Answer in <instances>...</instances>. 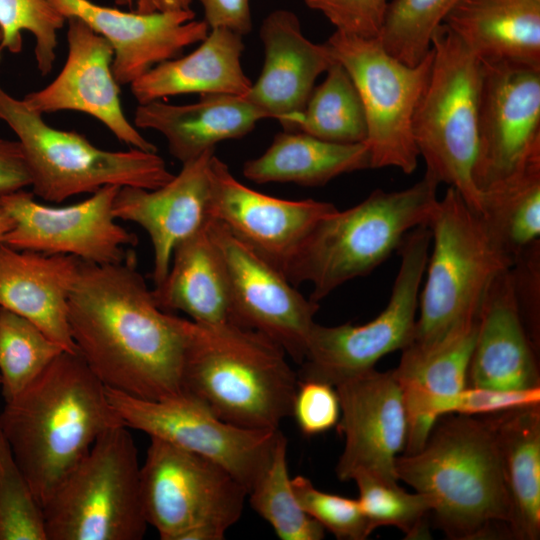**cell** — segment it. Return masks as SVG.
<instances>
[{"label":"cell","mask_w":540,"mask_h":540,"mask_svg":"<svg viewBox=\"0 0 540 540\" xmlns=\"http://www.w3.org/2000/svg\"><path fill=\"white\" fill-rule=\"evenodd\" d=\"M439 183L426 174L399 191L375 189L357 205L322 218L282 272L294 285L310 283L319 303L344 283L369 274L398 250L414 228L428 225Z\"/></svg>","instance_id":"cell-5"},{"label":"cell","mask_w":540,"mask_h":540,"mask_svg":"<svg viewBox=\"0 0 540 540\" xmlns=\"http://www.w3.org/2000/svg\"><path fill=\"white\" fill-rule=\"evenodd\" d=\"M326 43L360 95L371 168L394 167L405 174L413 173L419 154L412 122L430 76L432 48L421 62L409 66L390 55L379 37L335 30Z\"/></svg>","instance_id":"cell-12"},{"label":"cell","mask_w":540,"mask_h":540,"mask_svg":"<svg viewBox=\"0 0 540 540\" xmlns=\"http://www.w3.org/2000/svg\"><path fill=\"white\" fill-rule=\"evenodd\" d=\"M284 349L234 323L191 320L183 392L232 425L277 430L291 416L298 387Z\"/></svg>","instance_id":"cell-4"},{"label":"cell","mask_w":540,"mask_h":540,"mask_svg":"<svg viewBox=\"0 0 540 540\" xmlns=\"http://www.w3.org/2000/svg\"><path fill=\"white\" fill-rule=\"evenodd\" d=\"M106 393L125 426L214 461L247 492L268 463L280 432L227 423L185 392L159 400L139 399L109 388Z\"/></svg>","instance_id":"cell-14"},{"label":"cell","mask_w":540,"mask_h":540,"mask_svg":"<svg viewBox=\"0 0 540 540\" xmlns=\"http://www.w3.org/2000/svg\"><path fill=\"white\" fill-rule=\"evenodd\" d=\"M0 120L13 130L22 146L32 193L45 201L61 203L106 186L156 189L174 176L157 152L104 150L83 134L51 127L42 114L1 85Z\"/></svg>","instance_id":"cell-8"},{"label":"cell","mask_w":540,"mask_h":540,"mask_svg":"<svg viewBox=\"0 0 540 540\" xmlns=\"http://www.w3.org/2000/svg\"><path fill=\"white\" fill-rule=\"evenodd\" d=\"M479 315L461 322L428 346L408 345L394 374L405 406L430 397L448 396L467 387Z\"/></svg>","instance_id":"cell-31"},{"label":"cell","mask_w":540,"mask_h":540,"mask_svg":"<svg viewBox=\"0 0 540 540\" xmlns=\"http://www.w3.org/2000/svg\"><path fill=\"white\" fill-rule=\"evenodd\" d=\"M209 229L226 270L231 323L267 336L301 364L319 304L223 224L211 219Z\"/></svg>","instance_id":"cell-16"},{"label":"cell","mask_w":540,"mask_h":540,"mask_svg":"<svg viewBox=\"0 0 540 540\" xmlns=\"http://www.w3.org/2000/svg\"><path fill=\"white\" fill-rule=\"evenodd\" d=\"M68 321L77 352L106 388L144 400L183 392L191 320L157 305L132 249L118 263L81 261Z\"/></svg>","instance_id":"cell-1"},{"label":"cell","mask_w":540,"mask_h":540,"mask_svg":"<svg viewBox=\"0 0 540 540\" xmlns=\"http://www.w3.org/2000/svg\"><path fill=\"white\" fill-rule=\"evenodd\" d=\"M152 292L164 311H181L199 324L231 323L226 270L209 223L175 247L165 279Z\"/></svg>","instance_id":"cell-28"},{"label":"cell","mask_w":540,"mask_h":540,"mask_svg":"<svg viewBox=\"0 0 540 540\" xmlns=\"http://www.w3.org/2000/svg\"><path fill=\"white\" fill-rule=\"evenodd\" d=\"M479 214L513 260L540 241V164L482 192Z\"/></svg>","instance_id":"cell-33"},{"label":"cell","mask_w":540,"mask_h":540,"mask_svg":"<svg viewBox=\"0 0 540 540\" xmlns=\"http://www.w3.org/2000/svg\"><path fill=\"white\" fill-rule=\"evenodd\" d=\"M476 126L480 194L540 164V68L481 61Z\"/></svg>","instance_id":"cell-13"},{"label":"cell","mask_w":540,"mask_h":540,"mask_svg":"<svg viewBox=\"0 0 540 540\" xmlns=\"http://www.w3.org/2000/svg\"><path fill=\"white\" fill-rule=\"evenodd\" d=\"M66 18L75 17L103 36L114 56L112 69L120 86L130 85L156 65L176 58L210 32L190 9L126 12L91 0H50Z\"/></svg>","instance_id":"cell-20"},{"label":"cell","mask_w":540,"mask_h":540,"mask_svg":"<svg viewBox=\"0 0 540 540\" xmlns=\"http://www.w3.org/2000/svg\"><path fill=\"white\" fill-rule=\"evenodd\" d=\"M335 205L311 198L286 200L238 181L215 154L211 159V219L283 270L311 229Z\"/></svg>","instance_id":"cell-19"},{"label":"cell","mask_w":540,"mask_h":540,"mask_svg":"<svg viewBox=\"0 0 540 540\" xmlns=\"http://www.w3.org/2000/svg\"><path fill=\"white\" fill-rule=\"evenodd\" d=\"M459 0H392L379 39L399 61L415 66L431 49L434 30Z\"/></svg>","instance_id":"cell-36"},{"label":"cell","mask_w":540,"mask_h":540,"mask_svg":"<svg viewBox=\"0 0 540 540\" xmlns=\"http://www.w3.org/2000/svg\"><path fill=\"white\" fill-rule=\"evenodd\" d=\"M28 163L18 140L0 139V196L31 186Z\"/></svg>","instance_id":"cell-45"},{"label":"cell","mask_w":540,"mask_h":540,"mask_svg":"<svg viewBox=\"0 0 540 540\" xmlns=\"http://www.w3.org/2000/svg\"><path fill=\"white\" fill-rule=\"evenodd\" d=\"M443 24L480 61L540 68V0H459Z\"/></svg>","instance_id":"cell-27"},{"label":"cell","mask_w":540,"mask_h":540,"mask_svg":"<svg viewBox=\"0 0 540 540\" xmlns=\"http://www.w3.org/2000/svg\"><path fill=\"white\" fill-rule=\"evenodd\" d=\"M13 225L11 217L0 208V242H3L5 235L12 229Z\"/></svg>","instance_id":"cell-46"},{"label":"cell","mask_w":540,"mask_h":540,"mask_svg":"<svg viewBox=\"0 0 540 540\" xmlns=\"http://www.w3.org/2000/svg\"><path fill=\"white\" fill-rule=\"evenodd\" d=\"M1 40H2V32H1V29H0V43H1Z\"/></svg>","instance_id":"cell-48"},{"label":"cell","mask_w":540,"mask_h":540,"mask_svg":"<svg viewBox=\"0 0 540 540\" xmlns=\"http://www.w3.org/2000/svg\"><path fill=\"white\" fill-rule=\"evenodd\" d=\"M510 270L496 278L481 305L467 375L471 387L500 391L540 387L535 345L519 312Z\"/></svg>","instance_id":"cell-23"},{"label":"cell","mask_w":540,"mask_h":540,"mask_svg":"<svg viewBox=\"0 0 540 540\" xmlns=\"http://www.w3.org/2000/svg\"><path fill=\"white\" fill-rule=\"evenodd\" d=\"M395 471L429 499L450 538L481 539L496 524L509 525L510 499L490 420L443 419L420 450L396 458Z\"/></svg>","instance_id":"cell-3"},{"label":"cell","mask_w":540,"mask_h":540,"mask_svg":"<svg viewBox=\"0 0 540 540\" xmlns=\"http://www.w3.org/2000/svg\"><path fill=\"white\" fill-rule=\"evenodd\" d=\"M259 36L264 64L244 97L283 127L304 109L317 78L336 60L327 43H314L303 34L299 18L290 10L269 13Z\"/></svg>","instance_id":"cell-22"},{"label":"cell","mask_w":540,"mask_h":540,"mask_svg":"<svg viewBox=\"0 0 540 540\" xmlns=\"http://www.w3.org/2000/svg\"><path fill=\"white\" fill-rule=\"evenodd\" d=\"M81 260L17 250L0 242V307L34 323L64 351L77 352L68 302Z\"/></svg>","instance_id":"cell-24"},{"label":"cell","mask_w":540,"mask_h":540,"mask_svg":"<svg viewBox=\"0 0 540 540\" xmlns=\"http://www.w3.org/2000/svg\"><path fill=\"white\" fill-rule=\"evenodd\" d=\"M0 384H1V379H0Z\"/></svg>","instance_id":"cell-49"},{"label":"cell","mask_w":540,"mask_h":540,"mask_svg":"<svg viewBox=\"0 0 540 540\" xmlns=\"http://www.w3.org/2000/svg\"><path fill=\"white\" fill-rule=\"evenodd\" d=\"M140 494L161 540L224 539L248 496L224 467L155 437L140 467Z\"/></svg>","instance_id":"cell-10"},{"label":"cell","mask_w":540,"mask_h":540,"mask_svg":"<svg viewBox=\"0 0 540 540\" xmlns=\"http://www.w3.org/2000/svg\"><path fill=\"white\" fill-rule=\"evenodd\" d=\"M66 21L67 57L61 71L43 89L26 94L24 104L42 115L65 110L85 113L130 148L157 152L123 112L109 42L78 18Z\"/></svg>","instance_id":"cell-18"},{"label":"cell","mask_w":540,"mask_h":540,"mask_svg":"<svg viewBox=\"0 0 540 540\" xmlns=\"http://www.w3.org/2000/svg\"><path fill=\"white\" fill-rule=\"evenodd\" d=\"M66 18L50 0H0V59L3 50L18 54L23 48V31L34 38V56L42 76L48 75L56 60L57 32Z\"/></svg>","instance_id":"cell-38"},{"label":"cell","mask_w":540,"mask_h":540,"mask_svg":"<svg viewBox=\"0 0 540 540\" xmlns=\"http://www.w3.org/2000/svg\"><path fill=\"white\" fill-rule=\"evenodd\" d=\"M210 29L225 28L242 36L252 29L250 0H198Z\"/></svg>","instance_id":"cell-44"},{"label":"cell","mask_w":540,"mask_h":540,"mask_svg":"<svg viewBox=\"0 0 540 540\" xmlns=\"http://www.w3.org/2000/svg\"><path fill=\"white\" fill-rule=\"evenodd\" d=\"M215 149L182 164L161 187H120L113 212L117 220L139 225L153 248L154 287L165 279L175 247L211 220V159Z\"/></svg>","instance_id":"cell-21"},{"label":"cell","mask_w":540,"mask_h":540,"mask_svg":"<svg viewBox=\"0 0 540 540\" xmlns=\"http://www.w3.org/2000/svg\"><path fill=\"white\" fill-rule=\"evenodd\" d=\"M323 14L338 31L360 37H378L388 0H304Z\"/></svg>","instance_id":"cell-42"},{"label":"cell","mask_w":540,"mask_h":540,"mask_svg":"<svg viewBox=\"0 0 540 540\" xmlns=\"http://www.w3.org/2000/svg\"><path fill=\"white\" fill-rule=\"evenodd\" d=\"M291 485L303 510L336 538L363 540L371 534L357 499L321 491L302 475L292 478Z\"/></svg>","instance_id":"cell-40"},{"label":"cell","mask_w":540,"mask_h":540,"mask_svg":"<svg viewBox=\"0 0 540 540\" xmlns=\"http://www.w3.org/2000/svg\"><path fill=\"white\" fill-rule=\"evenodd\" d=\"M242 35L210 29L199 46L183 57L164 61L130 84L139 104L182 94L245 96L251 85L241 64Z\"/></svg>","instance_id":"cell-26"},{"label":"cell","mask_w":540,"mask_h":540,"mask_svg":"<svg viewBox=\"0 0 540 540\" xmlns=\"http://www.w3.org/2000/svg\"><path fill=\"white\" fill-rule=\"evenodd\" d=\"M430 244L427 225L414 228L404 237L397 250L401 260L389 301L377 317L363 325H313L297 372L300 381L335 387L375 369L383 356L412 342Z\"/></svg>","instance_id":"cell-11"},{"label":"cell","mask_w":540,"mask_h":540,"mask_svg":"<svg viewBox=\"0 0 540 540\" xmlns=\"http://www.w3.org/2000/svg\"><path fill=\"white\" fill-rule=\"evenodd\" d=\"M340 402L339 432L344 449L335 472L349 481L366 472L397 482L395 460L405 448L407 417L402 387L394 371L366 373L335 386Z\"/></svg>","instance_id":"cell-17"},{"label":"cell","mask_w":540,"mask_h":540,"mask_svg":"<svg viewBox=\"0 0 540 540\" xmlns=\"http://www.w3.org/2000/svg\"><path fill=\"white\" fill-rule=\"evenodd\" d=\"M430 76L417 104L412 132L426 174L456 189L467 204L481 209L472 180L481 61L445 24L431 37Z\"/></svg>","instance_id":"cell-9"},{"label":"cell","mask_w":540,"mask_h":540,"mask_svg":"<svg viewBox=\"0 0 540 540\" xmlns=\"http://www.w3.org/2000/svg\"><path fill=\"white\" fill-rule=\"evenodd\" d=\"M140 467L130 428L106 430L42 506L46 540L142 539Z\"/></svg>","instance_id":"cell-7"},{"label":"cell","mask_w":540,"mask_h":540,"mask_svg":"<svg viewBox=\"0 0 540 540\" xmlns=\"http://www.w3.org/2000/svg\"><path fill=\"white\" fill-rule=\"evenodd\" d=\"M491 418L511 517L509 530L520 540L540 536V408H515Z\"/></svg>","instance_id":"cell-29"},{"label":"cell","mask_w":540,"mask_h":540,"mask_svg":"<svg viewBox=\"0 0 540 540\" xmlns=\"http://www.w3.org/2000/svg\"><path fill=\"white\" fill-rule=\"evenodd\" d=\"M325 74L324 80L313 88L304 109L287 120L284 130L335 143H364L366 117L352 78L337 61Z\"/></svg>","instance_id":"cell-32"},{"label":"cell","mask_w":540,"mask_h":540,"mask_svg":"<svg viewBox=\"0 0 540 540\" xmlns=\"http://www.w3.org/2000/svg\"><path fill=\"white\" fill-rule=\"evenodd\" d=\"M301 432L308 436L333 428L340 418V402L334 386L319 381H300L292 414Z\"/></svg>","instance_id":"cell-41"},{"label":"cell","mask_w":540,"mask_h":540,"mask_svg":"<svg viewBox=\"0 0 540 540\" xmlns=\"http://www.w3.org/2000/svg\"><path fill=\"white\" fill-rule=\"evenodd\" d=\"M0 540H46L42 508L1 430Z\"/></svg>","instance_id":"cell-39"},{"label":"cell","mask_w":540,"mask_h":540,"mask_svg":"<svg viewBox=\"0 0 540 540\" xmlns=\"http://www.w3.org/2000/svg\"><path fill=\"white\" fill-rule=\"evenodd\" d=\"M62 352L34 323L0 307V388L4 402L22 393Z\"/></svg>","instance_id":"cell-35"},{"label":"cell","mask_w":540,"mask_h":540,"mask_svg":"<svg viewBox=\"0 0 540 540\" xmlns=\"http://www.w3.org/2000/svg\"><path fill=\"white\" fill-rule=\"evenodd\" d=\"M371 168L365 143H335L300 131L277 133L260 156L244 163L245 178L258 183L321 186L332 179Z\"/></svg>","instance_id":"cell-30"},{"label":"cell","mask_w":540,"mask_h":540,"mask_svg":"<svg viewBox=\"0 0 540 540\" xmlns=\"http://www.w3.org/2000/svg\"><path fill=\"white\" fill-rule=\"evenodd\" d=\"M4 403L0 430L41 508L95 441L123 424L78 352H62Z\"/></svg>","instance_id":"cell-2"},{"label":"cell","mask_w":540,"mask_h":540,"mask_svg":"<svg viewBox=\"0 0 540 540\" xmlns=\"http://www.w3.org/2000/svg\"><path fill=\"white\" fill-rule=\"evenodd\" d=\"M358 487V503L372 533L381 526L401 530L407 539L428 536L426 516L432 511L429 499L419 493H409L397 482L361 472L353 479Z\"/></svg>","instance_id":"cell-37"},{"label":"cell","mask_w":540,"mask_h":540,"mask_svg":"<svg viewBox=\"0 0 540 540\" xmlns=\"http://www.w3.org/2000/svg\"><path fill=\"white\" fill-rule=\"evenodd\" d=\"M251 507L282 540H321L324 528L300 506L289 477L287 439L280 431L262 472L248 491Z\"/></svg>","instance_id":"cell-34"},{"label":"cell","mask_w":540,"mask_h":540,"mask_svg":"<svg viewBox=\"0 0 540 540\" xmlns=\"http://www.w3.org/2000/svg\"><path fill=\"white\" fill-rule=\"evenodd\" d=\"M265 118L267 114L244 96L209 94L185 105L163 100L138 104L134 126L160 133L170 154L183 164L222 141L247 135Z\"/></svg>","instance_id":"cell-25"},{"label":"cell","mask_w":540,"mask_h":540,"mask_svg":"<svg viewBox=\"0 0 540 540\" xmlns=\"http://www.w3.org/2000/svg\"><path fill=\"white\" fill-rule=\"evenodd\" d=\"M428 227L432 250L409 344L422 347L478 316L493 282L514 263L482 216L453 187L438 199Z\"/></svg>","instance_id":"cell-6"},{"label":"cell","mask_w":540,"mask_h":540,"mask_svg":"<svg viewBox=\"0 0 540 540\" xmlns=\"http://www.w3.org/2000/svg\"><path fill=\"white\" fill-rule=\"evenodd\" d=\"M115 3L120 6H132L134 0H115Z\"/></svg>","instance_id":"cell-47"},{"label":"cell","mask_w":540,"mask_h":540,"mask_svg":"<svg viewBox=\"0 0 540 540\" xmlns=\"http://www.w3.org/2000/svg\"><path fill=\"white\" fill-rule=\"evenodd\" d=\"M514 295L532 342L538 339L540 305V241L520 252L511 267Z\"/></svg>","instance_id":"cell-43"},{"label":"cell","mask_w":540,"mask_h":540,"mask_svg":"<svg viewBox=\"0 0 540 540\" xmlns=\"http://www.w3.org/2000/svg\"><path fill=\"white\" fill-rule=\"evenodd\" d=\"M119 188L103 187L66 206L42 204L25 189L0 196V208L14 223L3 243L17 250L70 255L98 265L121 262L138 239L114 216Z\"/></svg>","instance_id":"cell-15"}]
</instances>
